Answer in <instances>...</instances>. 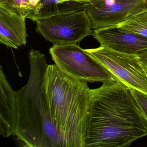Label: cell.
I'll return each instance as SVG.
<instances>
[{
	"instance_id": "obj_9",
	"label": "cell",
	"mask_w": 147,
	"mask_h": 147,
	"mask_svg": "<svg viewBox=\"0 0 147 147\" xmlns=\"http://www.w3.org/2000/svg\"><path fill=\"white\" fill-rule=\"evenodd\" d=\"M25 18L0 5V42L8 48L25 46L27 33Z\"/></svg>"
},
{
	"instance_id": "obj_7",
	"label": "cell",
	"mask_w": 147,
	"mask_h": 147,
	"mask_svg": "<svg viewBox=\"0 0 147 147\" xmlns=\"http://www.w3.org/2000/svg\"><path fill=\"white\" fill-rule=\"evenodd\" d=\"M85 9L93 30L118 26L147 11V0H88Z\"/></svg>"
},
{
	"instance_id": "obj_17",
	"label": "cell",
	"mask_w": 147,
	"mask_h": 147,
	"mask_svg": "<svg viewBox=\"0 0 147 147\" xmlns=\"http://www.w3.org/2000/svg\"><path fill=\"white\" fill-rule=\"evenodd\" d=\"M144 52L145 54H146V55H147V50H145V51H144Z\"/></svg>"
},
{
	"instance_id": "obj_11",
	"label": "cell",
	"mask_w": 147,
	"mask_h": 147,
	"mask_svg": "<svg viewBox=\"0 0 147 147\" xmlns=\"http://www.w3.org/2000/svg\"><path fill=\"white\" fill-rule=\"evenodd\" d=\"M117 26L147 37V11L136 15Z\"/></svg>"
},
{
	"instance_id": "obj_3",
	"label": "cell",
	"mask_w": 147,
	"mask_h": 147,
	"mask_svg": "<svg viewBox=\"0 0 147 147\" xmlns=\"http://www.w3.org/2000/svg\"><path fill=\"white\" fill-rule=\"evenodd\" d=\"M44 88L62 147H85L91 90L88 82L65 74L55 64H49Z\"/></svg>"
},
{
	"instance_id": "obj_4",
	"label": "cell",
	"mask_w": 147,
	"mask_h": 147,
	"mask_svg": "<svg viewBox=\"0 0 147 147\" xmlns=\"http://www.w3.org/2000/svg\"><path fill=\"white\" fill-rule=\"evenodd\" d=\"M55 64L72 78L93 83L118 81L77 43L53 45L49 50Z\"/></svg>"
},
{
	"instance_id": "obj_13",
	"label": "cell",
	"mask_w": 147,
	"mask_h": 147,
	"mask_svg": "<svg viewBox=\"0 0 147 147\" xmlns=\"http://www.w3.org/2000/svg\"><path fill=\"white\" fill-rule=\"evenodd\" d=\"M131 89L136 100L147 118V94L135 89Z\"/></svg>"
},
{
	"instance_id": "obj_16",
	"label": "cell",
	"mask_w": 147,
	"mask_h": 147,
	"mask_svg": "<svg viewBox=\"0 0 147 147\" xmlns=\"http://www.w3.org/2000/svg\"><path fill=\"white\" fill-rule=\"evenodd\" d=\"M70 1H76V2H81V3H86L88 2V0H69Z\"/></svg>"
},
{
	"instance_id": "obj_14",
	"label": "cell",
	"mask_w": 147,
	"mask_h": 147,
	"mask_svg": "<svg viewBox=\"0 0 147 147\" xmlns=\"http://www.w3.org/2000/svg\"><path fill=\"white\" fill-rule=\"evenodd\" d=\"M138 55L139 57L142 66L147 76V55L143 52H141L138 54Z\"/></svg>"
},
{
	"instance_id": "obj_12",
	"label": "cell",
	"mask_w": 147,
	"mask_h": 147,
	"mask_svg": "<svg viewBox=\"0 0 147 147\" xmlns=\"http://www.w3.org/2000/svg\"><path fill=\"white\" fill-rule=\"evenodd\" d=\"M0 5L28 18L32 9L28 0H0Z\"/></svg>"
},
{
	"instance_id": "obj_15",
	"label": "cell",
	"mask_w": 147,
	"mask_h": 147,
	"mask_svg": "<svg viewBox=\"0 0 147 147\" xmlns=\"http://www.w3.org/2000/svg\"><path fill=\"white\" fill-rule=\"evenodd\" d=\"M41 1L42 0H28L29 4H30L31 7L32 8V11L40 4V3H41Z\"/></svg>"
},
{
	"instance_id": "obj_5",
	"label": "cell",
	"mask_w": 147,
	"mask_h": 147,
	"mask_svg": "<svg viewBox=\"0 0 147 147\" xmlns=\"http://www.w3.org/2000/svg\"><path fill=\"white\" fill-rule=\"evenodd\" d=\"M36 30L53 45L77 43L93 32L85 7L34 20Z\"/></svg>"
},
{
	"instance_id": "obj_8",
	"label": "cell",
	"mask_w": 147,
	"mask_h": 147,
	"mask_svg": "<svg viewBox=\"0 0 147 147\" xmlns=\"http://www.w3.org/2000/svg\"><path fill=\"white\" fill-rule=\"evenodd\" d=\"M92 35L100 46L118 52L137 55L147 49V37L117 26L93 30Z\"/></svg>"
},
{
	"instance_id": "obj_6",
	"label": "cell",
	"mask_w": 147,
	"mask_h": 147,
	"mask_svg": "<svg viewBox=\"0 0 147 147\" xmlns=\"http://www.w3.org/2000/svg\"><path fill=\"white\" fill-rule=\"evenodd\" d=\"M85 51L119 81L131 89L147 94V76L138 55L118 52L101 46Z\"/></svg>"
},
{
	"instance_id": "obj_10",
	"label": "cell",
	"mask_w": 147,
	"mask_h": 147,
	"mask_svg": "<svg viewBox=\"0 0 147 147\" xmlns=\"http://www.w3.org/2000/svg\"><path fill=\"white\" fill-rule=\"evenodd\" d=\"M18 118L16 92L0 67V134L4 138L14 135Z\"/></svg>"
},
{
	"instance_id": "obj_1",
	"label": "cell",
	"mask_w": 147,
	"mask_h": 147,
	"mask_svg": "<svg viewBox=\"0 0 147 147\" xmlns=\"http://www.w3.org/2000/svg\"><path fill=\"white\" fill-rule=\"evenodd\" d=\"M147 136V118L130 88L119 81L91 89L85 147H127Z\"/></svg>"
},
{
	"instance_id": "obj_2",
	"label": "cell",
	"mask_w": 147,
	"mask_h": 147,
	"mask_svg": "<svg viewBox=\"0 0 147 147\" xmlns=\"http://www.w3.org/2000/svg\"><path fill=\"white\" fill-rule=\"evenodd\" d=\"M29 80L16 91L18 105L17 128L14 135L24 147H62L48 105L44 88L49 64L46 56L32 49L28 54Z\"/></svg>"
}]
</instances>
